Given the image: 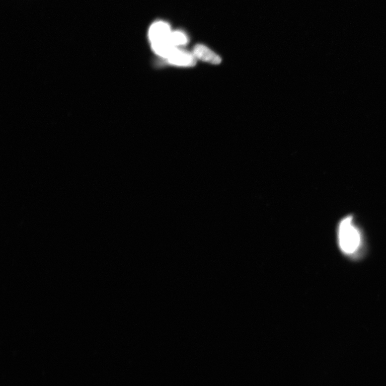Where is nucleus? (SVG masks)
Instances as JSON below:
<instances>
[{"label": "nucleus", "instance_id": "nucleus-1", "mask_svg": "<svg viewBox=\"0 0 386 386\" xmlns=\"http://www.w3.org/2000/svg\"><path fill=\"white\" fill-rule=\"evenodd\" d=\"M338 245L343 253L356 254L362 245V235L354 222L353 217L348 216L342 219L337 230Z\"/></svg>", "mask_w": 386, "mask_h": 386}, {"label": "nucleus", "instance_id": "nucleus-2", "mask_svg": "<svg viewBox=\"0 0 386 386\" xmlns=\"http://www.w3.org/2000/svg\"><path fill=\"white\" fill-rule=\"evenodd\" d=\"M168 64L180 67H192L196 64L193 52L185 50L176 49L166 59Z\"/></svg>", "mask_w": 386, "mask_h": 386}, {"label": "nucleus", "instance_id": "nucleus-3", "mask_svg": "<svg viewBox=\"0 0 386 386\" xmlns=\"http://www.w3.org/2000/svg\"><path fill=\"white\" fill-rule=\"evenodd\" d=\"M171 26L164 21L154 23L148 31V37L151 43H157L167 40L172 32Z\"/></svg>", "mask_w": 386, "mask_h": 386}, {"label": "nucleus", "instance_id": "nucleus-4", "mask_svg": "<svg viewBox=\"0 0 386 386\" xmlns=\"http://www.w3.org/2000/svg\"><path fill=\"white\" fill-rule=\"evenodd\" d=\"M192 52L196 59L202 62L213 65H219L222 62L221 57L204 45H195Z\"/></svg>", "mask_w": 386, "mask_h": 386}, {"label": "nucleus", "instance_id": "nucleus-5", "mask_svg": "<svg viewBox=\"0 0 386 386\" xmlns=\"http://www.w3.org/2000/svg\"><path fill=\"white\" fill-rule=\"evenodd\" d=\"M169 40L170 43L177 48L186 46L189 41L186 34L181 30L172 31L170 34Z\"/></svg>", "mask_w": 386, "mask_h": 386}]
</instances>
